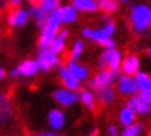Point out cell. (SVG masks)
Listing matches in <instances>:
<instances>
[{
    "label": "cell",
    "mask_w": 151,
    "mask_h": 136,
    "mask_svg": "<svg viewBox=\"0 0 151 136\" xmlns=\"http://www.w3.org/2000/svg\"><path fill=\"white\" fill-rule=\"evenodd\" d=\"M58 13L61 17L63 24H73L78 20V10L75 9L72 4H65V6H60L58 7Z\"/></svg>",
    "instance_id": "cell-17"
},
{
    "label": "cell",
    "mask_w": 151,
    "mask_h": 136,
    "mask_svg": "<svg viewBox=\"0 0 151 136\" xmlns=\"http://www.w3.org/2000/svg\"><path fill=\"white\" fill-rule=\"evenodd\" d=\"M39 71H40V67H39L37 60L27 59V60H24L19 65H17V67L14 68L13 71L10 72V77H13V78H18V77L32 78V77H35Z\"/></svg>",
    "instance_id": "cell-6"
},
{
    "label": "cell",
    "mask_w": 151,
    "mask_h": 136,
    "mask_svg": "<svg viewBox=\"0 0 151 136\" xmlns=\"http://www.w3.org/2000/svg\"><path fill=\"white\" fill-rule=\"evenodd\" d=\"M92 28H89V27H85L82 29V36L83 38H86V39H89V38H90V35H92Z\"/></svg>",
    "instance_id": "cell-35"
},
{
    "label": "cell",
    "mask_w": 151,
    "mask_h": 136,
    "mask_svg": "<svg viewBox=\"0 0 151 136\" xmlns=\"http://www.w3.org/2000/svg\"><path fill=\"white\" fill-rule=\"evenodd\" d=\"M103 29H104L107 33H110L111 36L115 33V31H116V24L112 21V20H108V21H104V24H103Z\"/></svg>",
    "instance_id": "cell-30"
},
{
    "label": "cell",
    "mask_w": 151,
    "mask_h": 136,
    "mask_svg": "<svg viewBox=\"0 0 151 136\" xmlns=\"http://www.w3.org/2000/svg\"><path fill=\"white\" fill-rule=\"evenodd\" d=\"M79 93V101L86 107L89 111H94L97 107V97L96 93L90 89H81Z\"/></svg>",
    "instance_id": "cell-16"
},
{
    "label": "cell",
    "mask_w": 151,
    "mask_h": 136,
    "mask_svg": "<svg viewBox=\"0 0 151 136\" xmlns=\"http://www.w3.org/2000/svg\"><path fill=\"white\" fill-rule=\"evenodd\" d=\"M9 106H11L9 96L4 95V93H0V109H4V107H9Z\"/></svg>",
    "instance_id": "cell-33"
},
{
    "label": "cell",
    "mask_w": 151,
    "mask_h": 136,
    "mask_svg": "<svg viewBox=\"0 0 151 136\" xmlns=\"http://www.w3.org/2000/svg\"><path fill=\"white\" fill-rule=\"evenodd\" d=\"M118 78H119V71H114V69H111L108 67L100 68V71L90 79L89 85L93 89H97L100 86H110V85L116 83Z\"/></svg>",
    "instance_id": "cell-2"
},
{
    "label": "cell",
    "mask_w": 151,
    "mask_h": 136,
    "mask_svg": "<svg viewBox=\"0 0 151 136\" xmlns=\"http://www.w3.org/2000/svg\"><path fill=\"white\" fill-rule=\"evenodd\" d=\"M143 129H144L143 124L134 121L133 124H129V125L124 127V131L121 133H122V136H139L143 133Z\"/></svg>",
    "instance_id": "cell-26"
},
{
    "label": "cell",
    "mask_w": 151,
    "mask_h": 136,
    "mask_svg": "<svg viewBox=\"0 0 151 136\" xmlns=\"http://www.w3.org/2000/svg\"><path fill=\"white\" fill-rule=\"evenodd\" d=\"M31 18V13L29 10L21 9V7H15L11 13L7 15V24L11 28H21L24 25H27L28 21Z\"/></svg>",
    "instance_id": "cell-7"
},
{
    "label": "cell",
    "mask_w": 151,
    "mask_h": 136,
    "mask_svg": "<svg viewBox=\"0 0 151 136\" xmlns=\"http://www.w3.org/2000/svg\"><path fill=\"white\" fill-rule=\"evenodd\" d=\"M58 78L63 86L68 88V89H72V90H79L81 89V85H82V81L78 79L71 71L68 69L67 65H60L58 67Z\"/></svg>",
    "instance_id": "cell-8"
},
{
    "label": "cell",
    "mask_w": 151,
    "mask_h": 136,
    "mask_svg": "<svg viewBox=\"0 0 151 136\" xmlns=\"http://www.w3.org/2000/svg\"><path fill=\"white\" fill-rule=\"evenodd\" d=\"M61 25H63V21H61V17H60L58 9L47 14L46 25H45V27H49V28L55 29V31H60V29H61Z\"/></svg>",
    "instance_id": "cell-24"
},
{
    "label": "cell",
    "mask_w": 151,
    "mask_h": 136,
    "mask_svg": "<svg viewBox=\"0 0 151 136\" xmlns=\"http://www.w3.org/2000/svg\"><path fill=\"white\" fill-rule=\"evenodd\" d=\"M37 63L40 67V71L49 72L50 69L61 65V60H60L58 54L54 53L50 47H46V49H40L39 56H37Z\"/></svg>",
    "instance_id": "cell-3"
},
{
    "label": "cell",
    "mask_w": 151,
    "mask_h": 136,
    "mask_svg": "<svg viewBox=\"0 0 151 136\" xmlns=\"http://www.w3.org/2000/svg\"><path fill=\"white\" fill-rule=\"evenodd\" d=\"M83 51H85V43H83L82 41H75L72 45V49L69 51V59L79 60L82 57Z\"/></svg>",
    "instance_id": "cell-27"
},
{
    "label": "cell",
    "mask_w": 151,
    "mask_h": 136,
    "mask_svg": "<svg viewBox=\"0 0 151 136\" xmlns=\"http://www.w3.org/2000/svg\"><path fill=\"white\" fill-rule=\"evenodd\" d=\"M97 4H99V10H101L105 14H114L119 10V0H97Z\"/></svg>",
    "instance_id": "cell-23"
},
{
    "label": "cell",
    "mask_w": 151,
    "mask_h": 136,
    "mask_svg": "<svg viewBox=\"0 0 151 136\" xmlns=\"http://www.w3.org/2000/svg\"><path fill=\"white\" fill-rule=\"evenodd\" d=\"M94 93H96L97 101H100L103 106L112 104L116 99V90L112 88V85L97 88V89H94Z\"/></svg>",
    "instance_id": "cell-11"
},
{
    "label": "cell",
    "mask_w": 151,
    "mask_h": 136,
    "mask_svg": "<svg viewBox=\"0 0 151 136\" xmlns=\"http://www.w3.org/2000/svg\"><path fill=\"white\" fill-rule=\"evenodd\" d=\"M130 25L136 35H147L151 32V7L139 3L130 7Z\"/></svg>",
    "instance_id": "cell-1"
},
{
    "label": "cell",
    "mask_w": 151,
    "mask_h": 136,
    "mask_svg": "<svg viewBox=\"0 0 151 136\" xmlns=\"http://www.w3.org/2000/svg\"><path fill=\"white\" fill-rule=\"evenodd\" d=\"M22 1L24 0H9V3L13 6V7H19V6L22 4Z\"/></svg>",
    "instance_id": "cell-36"
},
{
    "label": "cell",
    "mask_w": 151,
    "mask_h": 136,
    "mask_svg": "<svg viewBox=\"0 0 151 136\" xmlns=\"http://www.w3.org/2000/svg\"><path fill=\"white\" fill-rule=\"evenodd\" d=\"M97 65H99V68H107V54H105V50L101 53L99 60H97Z\"/></svg>",
    "instance_id": "cell-32"
},
{
    "label": "cell",
    "mask_w": 151,
    "mask_h": 136,
    "mask_svg": "<svg viewBox=\"0 0 151 136\" xmlns=\"http://www.w3.org/2000/svg\"><path fill=\"white\" fill-rule=\"evenodd\" d=\"M67 67H68L69 71H71L75 77L78 78V79H81V81L87 79V78H89V75H90V69H89L85 64H81L78 60L69 59L68 63H67Z\"/></svg>",
    "instance_id": "cell-15"
},
{
    "label": "cell",
    "mask_w": 151,
    "mask_h": 136,
    "mask_svg": "<svg viewBox=\"0 0 151 136\" xmlns=\"http://www.w3.org/2000/svg\"><path fill=\"white\" fill-rule=\"evenodd\" d=\"M119 3H121V4H128L129 0H119Z\"/></svg>",
    "instance_id": "cell-41"
},
{
    "label": "cell",
    "mask_w": 151,
    "mask_h": 136,
    "mask_svg": "<svg viewBox=\"0 0 151 136\" xmlns=\"http://www.w3.org/2000/svg\"><path fill=\"white\" fill-rule=\"evenodd\" d=\"M39 6L49 14V13H51V11H54V10L58 9L60 6H61V1H60V0H40Z\"/></svg>",
    "instance_id": "cell-28"
},
{
    "label": "cell",
    "mask_w": 151,
    "mask_h": 136,
    "mask_svg": "<svg viewBox=\"0 0 151 136\" xmlns=\"http://www.w3.org/2000/svg\"><path fill=\"white\" fill-rule=\"evenodd\" d=\"M105 54H107V67L114 71H121V64L124 60L122 51L116 47H111V49H105Z\"/></svg>",
    "instance_id": "cell-14"
},
{
    "label": "cell",
    "mask_w": 151,
    "mask_h": 136,
    "mask_svg": "<svg viewBox=\"0 0 151 136\" xmlns=\"http://www.w3.org/2000/svg\"><path fill=\"white\" fill-rule=\"evenodd\" d=\"M146 54H147V56H150V57H151V45H150V46H147V49H146Z\"/></svg>",
    "instance_id": "cell-39"
},
{
    "label": "cell",
    "mask_w": 151,
    "mask_h": 136,
    "mask_svg": "<svg viewBox=\"0 0 151 136\" xmlns=\"http://www.w3.org/2000/svg\"><path fill=\"white\" fill-rule=\"evenodd\" d=\"M107 133L110 136H116L119 133V129L116 125H114V124H111V125H108V128H107Z\"/></svg>",
    "instance_id": "cell-34"
},
{
    "label": "cell",
    "mask_w": 151,
    "mask_h": 136,
    "mask_svg": "<svg viewBox=\"0 0 151 136\" xmlns=\"http://www.w3.org/2000/svg\"><path fill=\"white\" fill-rule=\"evenodd\" d=\"M29 13H31V17L36 21L37 27L40 28V29H42V28H45V25H46L47 13L42 9L40 6H39V4H32V7L29 9Z\"/></svg>",
    "instance_id": "cell-22"
},
{
    "label": "cell",
    "mask_w": 151,
    "mask_h": 136,
    "mask_svg": "<svg viewBox=\"0 0 151 136\" xmlns=\"http://www.w3.org/2000/svg\"><path fill=\"white\" fill-rule=\"evenodd\" d=\"M65 121H67V117L63 110L58 109H51L49 111V115H47V122L50 125V128L53 131H61L65 125Z\"/></svg>",
    "instance_id": "cell-12"
},
{
    "label": "cell",
    "mask_w": 151,
    "mask_h": 136,
    "mask_svg": "<svg viewBox=\"0 0 151 136\" xmlns=\"http://www.w3.org/2000/svg\"><path fill=\"white\" fill-rule=\"evenodd\" d=\"M71 4L79 13H96V11H99L97 0H71Z\"/></svg>",
    "instance_id": "cell-21"
},
{
    "label": "cell",
    "mask_w": 151,
    "mask_h": 136,
    "mask_svg": "<svg viewBox=\"0 0 151 136\" xmlns=\"http://www.w3.org/2000/svg\"><path fill=\"white\" fill-rule=\"evenodd\" d=\"M139 95H140V97H142L146 103H148V104L151 106V89H148V90H140Z\"/></svg>",
    "instance_id": "cell-31"
},
{
    "label": "cell",
    "mask_w": 151,
    "mask_h": 136,
    "mask_svg": "<svg viewBox=\"0 0 151 136\" xmlns=\"http://www.w3.org/2000/svg\"><path fill=\"white\" fill-rule=\"evenodd\" d=\"M89 39L92 42H94V43H97L99 46H101V47H104V49L115 47V41L112 39V36L110 33H107L103 28H94Z\"/></svg>",
    "instance_id": "cell-9"
},
{
    "label": "cell",
    "mask_w": 151,
    "mask_h": 136,
    "mask_svg": "<svg viewBox=\"0 0 151 136\" xmlns=\"http://www.w3.org/2000/svg\"><path fill=\"white\" fill-rule=\"evenodd\" d=\"M69 36V32L67 29H60L57 36L54 38V41L51 42L50 45V49L57 53V54H61L63 51L65 50V45H67V39Z\"/></svg>",
    "instance_id": "cell-19"
},
{
    "label": "cell",
    "mask_w": 151,
    "mask_h": 136,
    "mask_svg": "<svg viewBox=\"0 0 151 136\" xmlns=\"http://www.w3.org/2000/svg\"><path fill=\"white\" fill-rule=\"evenodd\" d=\"M13 113H11V106L4 107V109H0V122L1 124H7L9 121H11Z\"/></svg>",
    "instance_id": "cell-29"
},
{
    "label": "cell",
    "mask_w": 151,
    "mask_h": 136,
    "mask_svg": "<svg viewBox=\"0 0 151 136\" xmlns=\"http://www.w3.org/2000/svg\"><path fill=\"white\" fill-rule=\"evenodd\" d=\"M53 100L61 107H71L79 100V93L78 90H72L68 88H58L53 92Z\"/></svg>",
    "instance_id": "cell-5"
},
{
    "label": "cell",
    "mask_w": 151,
    "mask_h": 136,
    "mask_svg": "<svg viewBox=\"0 0 151 136\" xmlns=\"http://www.w3.org/2000/svg\"><path fill=\"white\" fill-rule=\"evenodd\" d=\"M116 92L119 95L125 96V97H130L133 95H137L139 86L134 75H128V74L119 75L118 81H116Z\"/></svg>",
    "instance_id": "cell-4"
},
{
    "label": "cell",
    "mask_w": 151,
    "mask_h": 136,
    "mask_svg": "<svg viewBox=\"0 0 151 136\" xmlns=\"http://www.w3.org/2000/svg\"><path fill=\"white\" fill-rule=\"evenodd\" d=\"M58 31H55L53 28H49V27H45L40 29V35H39V47L40 49H46V47H50L51 42L54 41V38L57 36Z\"/></svg>",
    "instance_id": "cell-20"
},
{
    "label": "cell",
    "mask_w": 151,
    "mask_h": 136,
    "mask_svg": "<svg viewBox=\"0 0 151 136\" xmlns=\"http://www.w3.org/2000/svg\"><path fill=\"white\" fill-rule=\"evenodd\" d=\"M136 82H137L139 86V92L140 90H148L151 89V77L147 72H143V71H139L136 75Z\"/></svg>",
    "instance_id": "cell-25"
},
{
    "label": "cell",
    "mask_w": 151,
    "mask_h": 136,
    "mask_svg": "<svg viewBox=\"0 0 151 136\" xmlns=\"http://www.w3.org/2000/svg\"><path fill=\"white\" fill-rule=\"evenodd\" d=\"M136 117H137V114H136V111H134L130 106L125 104L124 107L119 109L118 121L122 127H126V125H129V124H133L134 121H136Z\"/></svg>",
    "instance_id": "cell-18"
},
{
    "label": "cell",
    "mask_w": 151,
    "mask_h": 136,
    "mask_svg": "<svg viewBox=\"0 0 151 136\" xmlns=\"http://www.w3.org/2000/svg\"><path fill=\"white\" fill-rule=\"evenodd\" d=\"M140 57L137 54H128L124 57L122 64H121V71L122 74H128V75H136L140 71Z\"/></svg>",
    "instance_id": "cell-10"
},
{
    "label": "cell",
    "mask_w": 151,
    "mask_h": 136,
    "mask_svg": "<svg viewBox=\"0 0 151 136\" xmlns=\"http://www.w3.org/2000/svg\"><path fill=\"white\" fill-rule=\"evenodd\" d=\"M42 136H57V131H54V132H43Z\"/></svg>",
    "instance_id": "cell-38"
},
{
    "label": "cell",
    "mask_w": 151,
    "mask_h": 136,
    "mask_svg": "<svg viewBox=\"0 0 151 136\" xmlns=\"http://www.w3.org/2000/svg\"><path fill=\"white\" fill-rule=\"evenodd\" d=\"M4 78H6V69L0 67V81H3Z\"/></svg>",
    "instance_id": "cell-37"
},
{
    "label": "cell",
    "mask_w": 151,
    "mask_h": 136,
    "mask_svg": "<svg viewBox=\"0 0 151 136\" xmlns=\"http://www.w3.org/2000/svg\"><path fill=\"white\" fill-rule=\"evenodd\" d=\"M29 3H31V4H39L40 0H29Z\"/></svg>",
    "instance_id": "cell-40"
},
{
    "label": "cell",
    "mask_w": 151,
    "mask_h": 136,
    "mask_svg": "<svg viewBox=\"0 0 151 136\" xmlns=\"http://www.w3.org/2000/svg\"><path fill=\"white\" fill-rule=\"evenodd\" d=\"M128 106H130L137 115H148L151 113V106L148 103H146L144 100L140 97V95H133L128 99Z\"/></svg>",
    "instance_id": "cell-13"
}]
</instances>
